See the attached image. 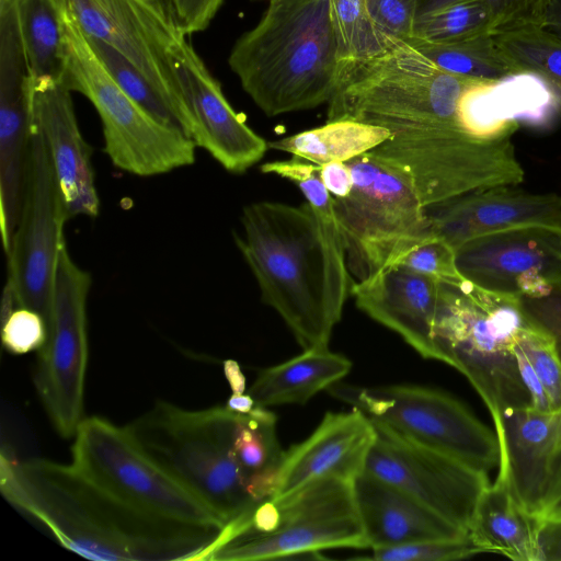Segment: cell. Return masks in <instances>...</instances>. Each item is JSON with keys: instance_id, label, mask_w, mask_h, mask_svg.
I'll return each instance as SVG.
<instances>
[{"instance_id": "74e56055", "label": "cell", "mask_w": 561, "mask_h": 561, "mask_svg": "<svg viewBox=\"0 0 561 561\" xmlns=\"http://www.w3.org/2000/svg\"><path fill=\"white\" fill-rule=\"evenodd\" d=\"M461 0H417L416 18ZM495 10L501 32L543 26L549 0H485Z\"/></svg>"}, {"instance_id": "7dc6e473", "label": "cell", "mask_w": 561, "mask_h": 561, "mask_svg": "<svg viewBox=\"0 0 561 561\" xmlns=\"http://www.w3.org/2000/svg\"><path fill=\"white\" fill-rule=\"evenodd\" d=\"M224 374L232 393H243L245 389V377L236 360L226 359L224 362Z\"/></svg>"}, {"instance_id": "4316f807", "label": "cell", "mask_w": 561, "mask_h": 561, "mask_svg": "<svg viewBox=\"0 0 561 561\" xmlns=\"http://www.w3.org/2000/svg\"><path fill=\"white\" fill-rule=\"evenodd\" d=\"M31 81H64V16L55 0H14Z\"/></svg>"}, {"instance_id": "836d02e7", "label": "cell", "mask_w": 561, "mask_h": 561, "mask_svg": "<svg viewBox=\"0 0 561 561\" xmlns=\"http://www.w3.org/2000/svg\"><path fill=\"white\" fill-rule=\"evenodd\" d=\"M85 37L103 67L130 99L159 122L183 131L172 104L137 67L106 43Z\"/></svg>"}, {"instance_id": "d6a6232c", "label": "cell", "mask_w": 561, "mask_h": 561, "mask_svg": "<svg viewBox=\"0 0 561 561\" xmlns=\"http://www.w3.org/2000/svg\"><path fill=\"white\" fill-rule=\"evenodd\" d=\"M501 23L485 0H461L416 18L408 42L446 43L499 34Z\"/></svg>"}, {"instance_id": "f35d334b", "label": "cell", "mask_w": 561, "mask_h": 561, "mask_svg": "<svg viewBox=\"0 0 561 561\" xmlns=\"http://www.w3.org/2000/svg\"><path fill=\"white\" fill-rule=\"evenodd\" d=\"M399 264L443 282L466 279L457 267L456 250L437 236L413 249Z\"/></svg>"}, {"instance_id": "30bf717a", "label": "cell", "mask_w": 561, "mask_h": 561, "mask_svg": "<svg viewBox=\"0 0 561 561\" xmlns=\"http://www.w3.org/2000/svg\"><path fill=\"white\" fill-rule=\"evenodd\" d=\"M407 175L424 207L497 185H518L525 171L512 136L485 139L458 116L428 129L390 137L369 151Z\"/></svg>"}, {"instance_id": "b9f144b4", "label": "cell", "mask_w": 561, "mask_h": 561, "mask_svg": "<svg viewBox=\"0 0 561 561\" xmlns=\"http://www.w3.org/2000/svg\"><path fill=\"white\" fill-rule=\"evenodd\" d=\"M528 320L552 341L561 363V286L540 297H522Z\"/></svg>"}, {"instance_id": "7402d4cb", "label": "cell", "mask_w": 561, "mask_h": 561, "mask_svg": "<svg viewBox=\"0 0 561 561\" xmlns=\"http://www.w3.org/2000/svg\"><path fill=\"white\" fill-rule=\"evenodd\" d=\"M375 437L374 423L358 409L328 412L307 439L285 453L274 496L320 477L353 481L364 471Z\"/></svg>"}, {"instance_id": "e575fe53", "label": "cell", "mask_w": 561, "mask_h": 561, "mask_svg": "<svg viewBox=\"0 0 561 561\" xmlns=\"http://www.w3.org/2000/svg\"><path fill=\"white\" fill-rule=\"evenodd\" d=\"M332 20L342 64L374 57L391 42L370 18L365 0H332Z\"/></svg>"}, {"instance_id": "c3c4849f", "label": "cell", "mask_w": 561, "mask_h": 561, "mask_svg": "<svg viewBox=\"0 0 561 561\" xmlns=\"http://www.w3.org/2000/svg\"><path fill=\"white\" fill-rule=\"evenodd\" d=\"M543 27L561 38V0H549L545 13Z\"/></svg>"}, {"instance_id": "ba28073f", "label": "cell", "mask_w": 561, "mask_h": 561, "mask_svg": "<svg viewBox=\"0 0 561 561\" xmlns=\"http://www.w3.org/2000/svg\"><path fill=\"white\" fill-rule=\"evenodd\" d=\"M353 187L333 198L346 264L356 282L399 264L434 233L411 180L370 152L346 161Z\"/></svg>"}, {"instance_id": "7a4b0ae2", "label": "cell", "mask_w": 561, "mask_h": 561, "mask_svg": "<svg viewBox=\"0 0 561 561\" xmlns=\"http://www.w3.org/2000/svg\"><path fill=\"white\" fill-rule=\"evenodd\" d=\"M236 243L262 300L304 350L328 347L353 280L342 241L309 203L257 202L243 208Z\"/></svg>"}, {"instance_id": "7bdbcfd3", "label": "cell", "mask_w": 561, "mask_h": 561, "mask_svg": "<svg viewBox=\"0 0 561 561\" xmlns=\"http://www.w3.org/2000/svg\"><path fill=\"white\" fill-rule=\"evenodd\" d=\"M171 18L184 36L204 31L224 0H167Z\"/></svg>"}, {"instance_id": "f1b7e54d", "label": "cell", "mask_w": 561, "mask_h": 561, "mask_svg": "<svg viewBox=\"0 0 561 561\" xmlns=\"http://www.w3.org/2000/svg\"><path fill=\"white\" fill-rule=\"evenodd\" d=\"M390 137L391 134L386 128L340 119L271 141L268 148L322 165L331 162H346L369 152Z\"/></svg>"}, {"instance_id": "d4e9b609", "label": "cell", "mask_w": 561, "mask_h": 561, "mask_svg": "<svg viewBox=\"0 0 561 561\" xmlns=\"http://www.w3.org/2000/svg\"><path fill=\"white\" fill-rule=\"evenodd\" d=\"M541 518L529 513L514 494L506 469L499 465L495 481L481 493L468 534L484 552L515 561H540Z\"/></svg>"}, {"instance_id": "d6986e66", "label": "cell", "mask_w": 561, "mask_h": 561, "mask_svg": "<svg viewBox=\"0 0 561 561\" xmlns=\"http://www.w3.org/2000/svg\"><path fill=\"white\" fill-rule=\"evenodd\" d=\"M497 185L425 207L434 233L455 250L486 234L523 227L561 228V196Z\"/></svg>"}, {"instance_id": "83f0119b", "label": "cell", "mask_w": 561, "mask_h": 561, "mask_svg": "<svg viewBox=\"0 0 561 561\" xmlns=\"http://www.w3.org/2000/svg\"><path fill=\"white\" fill-rule=\"evenodd\" d=\"M234 451L252 496L257 502L273 497L286 453L277 439L275 414L257 404L240 414Z\"/></svg>"}, {"instance_id": "1f68e13d", "label": "cell", "mask_w": 561, "mask_h": 561, "mask_svg": "<svg viewBox=\"0 0 561 561\" xmlns=\"http://www.w3.org/2000/svg\"><path fill=\"white\" fill-rule=\"evenodd\" d=\"M523 76L540 79L561 111V38L543 26L494 34Z\"/></svg>"}, {"instance_id": "f6af8a7d", "label": "cell", "mask_w": 561, "mask_h": 561, "mask_svg": "<svg viewBox=\"0 0 561 561\" xmlns=\"http://www.w3.org/2000/svg\"><path fill=\"white\" fill-rule=\"evenodd\" d=\"M321 179L333 198L347 196L353 187V175L346 162L320 165Z\"/></svg>"}, {"instance_id": "ffe728a7", "label": "cell", "mask_w": 561, "mask_h": 561, "mask_svg": "<svg viewBox=\"0 0 561 561\" xmlns=\"http://www.w3.org/2000/svg\"><path fill=\"white\" fill-rule=\"evenodd\" d=\"M71 92L64 81H31L30 119L45 141L69 218H94L100 199L92 150L80 131Z\"/></svg>"}, {"instance_id": "8fae6325", "label": "cell", "mask_w": 561, "mask_h": 561, "mask_svg": "<svg viewBox=\"0 0 561 561\" xmlns=\"http://www.w3.org/2000/svg\"><path fill=\"white\" fill-rule=\"evenodd\" d=\"M72 444V463L92 481L148 515L182 524L227 525L195 494L154 461L119 427L100 416L84 417Z\"/></svg>"}, {"instance_id": "603a6c76", "label": "cell", "mask_w": 561, "mask_h": 561, "mask_svg": "<svg viewBox=\"0 0 561 561\" xmlns=\"http://www.w3.org/2000/svg\"><path fill=\"white\" fill-rule=\"evenodd\" d=\"M500 463L514 494L531 514L539 515L552 456L561 440V411L543 412L530 405L506 409L493 420Z\"/></svg>"}, {"instance_id": "52a82bcc", "label": "cell", "mask_w": 561, "mask_h": 561, "mask_svg": "<svg viewBox=\"0 0 561 561\" xmlns=\"http://www.w3.org/2000/svg\"><path fill=\"white\" fill-rule=\"evenodd\" d=\"M239 416L227 407L186 410L158 402L125 427L154 461L228 525L260 503L234 451Z\"/></svg>"}, {"instance_id": "bcb514c9", "label": "cell", "mask_w": 561, "mask_h": 561, "mask_svg": "<svg viewBox=\"0 0 561 561\" xmlns=\"http://www.w3.org/2000/svg\"><path fill=\"white\" fill-rule=\"evenodd\" d=\"M538 545L540 561H561V519H541Z\"/></svg>"}, {"instance_id": "ac0fdd59", "label": "cell", "mask_w": 561, "mask_h": 561, "mask_svg": "<svg viewBox=\"0 0 561 561\" xmlns=\"http://www.w3.org/2000/svg\"><path fill=\"white\" fill-rule=\"evenodd\" d=\"M456 263L481 287L540 297L561 286V228L523 227L479 237L456 250Z\"/></svg>"}, {"instance_id": "4fadbf2b", "label": "cell", "mask_w": 561, "mask_h": 561, "mask_svg": "<svg viewBox=\"0 0 561 561\" xmlns=\"http://www.w3.org/2000/svg\"><path fill=\"white\" fill-rule=\"evenodd\" d=\"M91 275L59 253L47 340L38 351L34 383L44 409L64 438H73L83 421L88 364L87 302Z\"/></svg>"}, {"instance_id": "f546056e", "label": "cell", "mask_w": 561, "mask_h": 561, "mask_svg": "<svg viewBox=\"0 0 561 561\" xmlns=\"http://www.w3.org/2000/svg\"><path fill=\"white\" fill-rule=\"evenodd\" d=\"M409 43L440 69L453 75L495 82L523 76L517 65L500 47L494 34L446 43Z\"/></svg>"}, {"instance_id": "d590c367", "label": "cell", "mask_w": 561, "mask_h": 561, "mask_svg": "<svg viewBox=\"0 0 561 561\" xmlns=\"http://www.w3.org/2000/svg\"><path fill=\"white\" fill-rule=\"evenodd\" d=\"M261 171L276 174L295 183L323 224L342 241L334 210V199L321 179L320 165L293 156L289 160L264 163L261 165Z\"/></svg>"}, {"instance_id": "ee69618b", "label": "cell", "mask_w": 561, "mask_h": 561, "mask_svg": "<svg viewBox=\"0 0 561 561\" xmlns=\"http://www.w3.org/2000/svg\"><path fill=\"white\" fill-rule=\"evenodd\" d=\"M541 519H561V440L552 456L538 515Z\"/></svg>"}, {"instance_id": "e0dca14e", "label": "cell", "mask_w": 561, "mask_h": 561, "mask_svg": "<svg viewBox=\"0 0 561 561\" xmlns=\"http://www.w3.org/2000/svg\"><path fill=\"white\" fill-rule=\"evenodd\" d=\"M173 67L181 89L185 135L228 172L243 173L257 163L268 142L233 110L220 83L186 39L173 51Z\"/></svg>"}, {"instance_id": "9a60e30c", "label": "cell", "mask_w": 561, "mask_h": 561, "mask_svg": "<svg viewBox=\"0 0 561 561\" xmlns=\"http://www.w3.org/2000/svg\"><path fill=\"white\" fill-rule=\"evenodd\" d=\"M373 423L376 437L364 471L468 531L477 502L490 484L488 472Z\"/></svg>"}, {"instance_id": "4dcf8cb0", "label": "cell", "mask_w": 561, "mask_h": 561, "mask_svg": "<svg viewBox=\"0 0 561 561\" xmlns=\"http://www.w3.org/2000/svg\"><path fill=\"white\" fill-rule=\"evenodd\" d=\"M513 352L530 407L543 412L561 411V363L550 337L528 320Z\"/></svg>"}, {"instance_id": "f907efd6", "label": "cell", "mask_w": 561, "mask_h": 561, "mask_svg": "<svg viewBox=\"0 0 561 561\" xmlns=\"http://www.w3.org/2000/svg\"><path fill=\"white\" fill-rule=\"evenodd\" d=\"M148 1L151 2L157 9H159L162 13H164L167 16H169L172 20L167 0H148Z\"/></svg>"}, {"instance_id": "44dd1931", "label": "cell", "mask_w": 561, "mask_h": 561, "mask_svg": "<svg viewBox=\"0 0 561 561\" xmlns=\"http://www.w3.org/2000/svg\"><path fill=\"white\" fill-rule=\"evenodd\" d=\"M440 280L402 264L352 285L357 308L394 331L421 356L437 360L433 324Z\"/></svg>"}, {"instance_id": "681fc988", "label": "cell", "mask_w": 561, "mask_h": 561, "mask_svg": "<svg viewBox=\"0 0 561 561\" xmlns=\"http://www.w3.org/2000/svg\"><path fill=\"white\" fill-rule=\"evenodd\" d=\"M226 407L236 413L248 414L256 407V403L249 393H232Z\"/></svg>"}, {"instance_id": "8d00e7d4", "label": "cell", "mask_w": 561, "mask_h": 561, "mask_svg": "<svg viewBox=\"0 0 561 561\" xmlns=\"http://www.w3.org/2000/svg\"><path fill=\"white\" fill-rule=\"evenodd\" d=\"M376 561H446L470 558L484 551L468 535L462 539L425 540L409 545L373 548Z\"/></svg>"}, {"instance_id": "ab89813d", "label": "cell", "mask_w": 561, "mask_h": 561, "mask_svg": "<svg viewBox=\"0 0 561 561\" xmlns=\"http://www.w3.org/2000/svg\"><path fill=\"white\" fill-rule=\"evenodd\" d=\"M2 323V344L12 354L39 351L47 340V324L37 311L18 307Z\"/></svg>"}, {"instance_id": "5b68a950", "label": "cell", "mask_w": 561, "mask_h": 561, "mask_svg": "<svg viewBox=\"0 0 561 561\" xmlns=\"http://www.w3.org/2000/svg\"><path fill=\"white\" fill-rule=\"evenodd\" d=\"M474 80L449 73L411 43L391 38L382 53L342 64L327 122L366 123L391 137L419 133L456 117Z\"/></svg>"}, {"instance_id": "484cf974", "label": "cell", "mask_w": 561, "mask_h": 561, "mask_svg": "<svg viewBox=\"0 0 561 561\" xmlns=\"http://www.w3.org/2000/svg\"><path fill=\"white\" fill-rule=\"evenodd\" d=\"M351 368L352 363L345 356L328 347L304 350L289 360L261 370L248 393L264 408L304 404L339 382Z\"/></svg>"}, {"instance_id": "3957f363", "label": "cell", "mask_w": 561, "mask_h": 561, "mask_svg": "<svg viewBox=\"0 0 561 561\" xmlns=\"http://www.w3.org/2000/svg\"><path fill=\"white\" fill-rule=\"evenodd\" d=\"M228 64L267 116L328 103L342 68L332 0H268L259 23L236 42Z\"/></svg>"}, {"instance_id": "8992f818", "label": "cell", "mask_w": 561, "mask_h": 561, "mask_svg": "<svg viewBox=\"0 0 561 561\" xmlns=\"http://www.w3.org/2000/svg\"><path fill=\"white\" fill-rule=\"evenodd\" d=\"M328 548H368L353 481L337 477L260 502L225 527L208 560L323 559Z\"/></svg>"}, {"instance_id": "2e32d148", "label": "cell", "mask_w": 561, "mask_h": 561, "mask_svg": "<svg viewBox=\"0 0 561 561\" xmlns=\"http://www.w3.org/2000/svg\"><path fill=\"white\" fill-rule=\"evenodd\" d=\"M55 1L84 35L112 46L137 67L168 99L181 122L173 51L185 36L169 16L148 0Z\"/></svg>"}, {"instance_id": "6da1fadb", "label": "cell", "mask_w": 561, "mask_h": 561, "mask_svg": "<svg viewBox=\"0 0 561 561\" xmlns=\"http://www.w3.org/2000/svg\"><path fill=\"white\" fill-rule=\"evenodd\" d=\"M0 486L19 511L91 560H206L225 528L182 524L128 505L73 463L1 455Z\"/></svg>"}, {"instance_id": "5bb4252c", "label": "cell", "mask_w": 561, "mask_h": 561, "mask_svg": "<svg viewBox=\"0 0 561 561\" xmlns=\"http://www.w3.org/2000/svg\"><path fill=\"white\" fill-rule=\"evenodd\" d=\"M28 158L18 225L5 254L19 307L37 311L48 325L58 256L69 219L45 141L28 117Z\"/></svg>"}, {"instance_id": "277c9868", "label": "cell", "mask_w": 561, "mask_h": 561, "mask_svg": "<svg viewBox=\"0 0 561 561\" xmlns=\"http://www.w3.org/2000/svg\"><path fill=\"white\" fill-rule=\"evenodd\" d=\"M528 319L520 295L481 287L469 279L439 283L433 340L437 360L463 374L496 419L530 405L513 352Z\"/></svg>"}, {"instance_id": "cb8c5ba5", "label": "cell", "mask_w": 561, "mask_h": 561, "mask_svg": "<svg viewBox=\"0 0 561 561\" xmlns=\"http://www.w3.org/2000/svg\"><path fill=\"white\" fill-rule=\"evenodd\" d=\"M353 490L370 549L462 539L469 535L414 497L365 471L353 480Z\"/></svg>"}, {"instance_id": "7c38bea8", "label": "cell", "mask_w": 561, "mask_h": 561, "mask_svg": "<svg viewBox=\"0 0 561 561\" xmlns=\"http://www.w3.org/2000/svg\"><path fill=\"white\" fill-rule=\"evenodd\" d=\"M327 390L404 439L481 471L499 467L495 432L443 391L410 385L364 388L339 382Z\"/></svg>"}, {"instance_id": "9c48e42d", "label": "cell", "mask_w": 561, "mask_h": 561, "mask_svg": "<svg viewBox=\"0 0 561 561\" xmlns=\"http://www.w3.org/2000/svg\"><path fill=\"white\" fill-rule=\"evenodd\" d=\"M62 13V12H61ZM64 16L66 72L64 82L83 94L96 110L104 152L119 170L153 176L192 165L196 145L183 131L150 115L113 80L79 26Z\"/></svg>"}, {"instance_id": "60d3db41", "label": "cell", "mask_w": 561, "mask_h": 561, "mask_svg": "<svg viewBox=\"0 0 561 561\" xmlns=\"http://www.w3.org/2000/svg\"><path fill=\"white\" fill-rule=\"evenodd\" d=\"M375 24L389 37L408 41L413 33L417 0H365Z\"/></svg>"}]
</instances>
